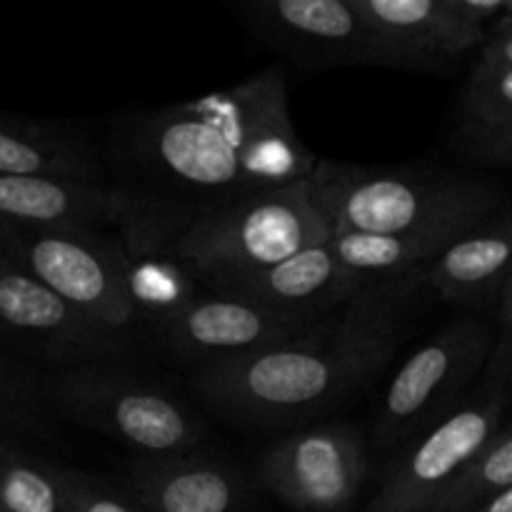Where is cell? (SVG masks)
I'll return each mask as SVG.
<instances>
[{
    "label": "cell",
    "instance_id": "1",
    "mask_svg": "<svg viewBox=\"0 0 512 512\" xmlns=\"http://www.w3.org/2000/svg\"><path fill=\"white\" fill-rule=\"evenodd\" d=\"M118 158L128 178L115 185L170 243L188 220L308 180L318 165L295 133L278 65L220 93L138 113L120 130Z\"/></svg>",
    "mask_w": 512,
    "mask_h": 512
},
{
    "label": "cell",
    "instance_id": "2",
    "mask_svg": "<svg viewBox=\"0 0 512 512\" xmlns=\"http://www.w3.org/2000/svg\"><path fill=\"white\" fill-rule=\"evenodd\" d=\"M420 273L365 283L348 305L278 345L203 365L195 393L233 423L275 428L330 408L378 375L395 355Z\"/></svg>",
    "mask_w": 512,
    "mask_h": 512
},
{
    "label": "cell",
    "instance_id": "3",
    "mask_svg": "<svg viewBox=\"0 0 512 512\" xmlns=\"http://www.w3.org/2000/svg\"><path fill=\"white\" fill-rule=\"evenodd\" d=\"M330 233L410 235L453 243L505 205L493 178L435 165L318 160L310 175Z\"/></svg>",
    "mask_w": 512,
    "mask_h": 512
},
{
    "label": "cell",
    "instance_id": "4",
    "mask_svg": "<svg viewBox=\"0 0 512 512\" xmlns=\"http://www.w3.org/2000/svg\"><path fill=\"white\" fill-rule=\"evenodd\" d=\"M330 235L308 178L188 220L173 235V250L200 288H213L283 263Z\"/></svg>",
    "mask_w": 512,
    "mask_h": 512
},
{
    "label": "cell",
    "instance_id": "5",
    "mask_svg": "<svg viewBox=\"0 0 512 512\" xmlns=\"http://www.w3.org/2000/svg\"><path fill=\"white\" fill-rule=\"evenodd\" d=\"M45 398L53 415L128 445L138 458H170L203 448V423L178 398L105 363L45 373Z\"/></svg>",
    "mask_w": 512,
    "mask_h": 512
},
{
    "label": "cell",
    "instance_id": "6",
    "mask_svg": "<svg viewBox=\"0 0 512 512\" xmlns=\"http://www.w3.org/2000/svg\"><path fill=\"white\" fill-rule=\"evenodd\" d=\"M0 258L130 340L140 315L125 290L123 245L98 228L0 220Z\"/></svg>",
    "mask_w": 512,
    "mask_h": 512
},
{
    "label": "cell",
    "instance_id": "7",
    "mask_svg": "<svg viewBox=\"0 0 512 512\" xmlns=\"http://www.w3.org/2000/svg\"><path fill=\"white\" fill-rule=\"evenodd\" d=\"M493 340L485 323L460 320L420 345L385 390L373 428L375 443L398 448L443 420L485 370Z\"/></svg>",
    "mask_w": 512,
    "mask_h": 512
},
{
    "label": "cell",
    "instance_id": "8",
    "mask_svg": "<svg viewBox=\"0 0 512 512\" xmlns=\"http://www.w3.org/2000/svg\"><path fill=\"white\" fill-rule=\"evenodd\" d=\"M128 345L130 340L0 258V353L53 373L110 363Z\"/></svg>",
    "mask_w": 512,
    "mask_h": 512
},
{
    "label": "cell",
    "instance_id": "9",
    "mask_svg": "<svg viewBox=\"0 0 512 512\" xmlns=\"http://www.w3.org/2000/svg\"><path fill=\"white\" fill-rule=\"evenodd\" d=\"M368 473L365 440L348 423L315 425L288 435L258 465L263 488L298 512H348Z\"/></svg>",
    "mask_w": 512,
    "mask_h": 512
},
{
    "label": "cell",
    "instance_id": "10",
    "mask_svg": "<svg viewBox=\"0 0 512 512\" xmlns=\"http://www.w3.org/2000/svg\"><path fill=\"white\" fill-rule=\"evenodd\" d=\"M510 395L483 393L450 410L443 420L425 430L405 455L385 473L370 512L393 508H430L483 453L503 425Z\"/></svg>",
    "mask_w": 512,
    "mask_h": 512
},
{
    "label": "cell",
    "instance_id": "11",
    "mask_svg": "<svg viewBox=\"0 0 512 512\" xmlns=\"http://www.w3.org/2000/svg\"><path fill=\"white\" fill-rule=\"evenodd\" d=\"M248 33L308 70L375 65L355 0H253L235 5Z\"/></svg>",
    "mask_w": 512,
    "mask_h": 512
},
{
    "label": "cell",
    "instance_id": "12",
    "mask_svg": "<svg viewBox=\"0 0 512 512\" xmlns=\"http://www.w3.org/2000/svg\"><path fill=\"white\" fill-rule=\"evenodd\" d=\"M375 48V68L448 73L480 48L485 30L455 18L443 0H355Z\"/></svg>",
    "mask_w": 512,
    "mask_h": 512
},
{
    "label": "cell",
    "instance_id": "13",
    "mask_svg": "<svg viewBox=\"0 0 512 512\" xmlns=\"http://www.w3.org/2000/svg\"><path fill=\"white\" fill-rule=\"evenodd\" d=\"M315 320L320 318L270 313L245 300L208 293L198 295L188 308L155 330L170 353L203 368L283 343L310 328Z\"/></svg>",
    "mask_w": 512,
    "mask_h": 512
},
{
    "label": "cell",
    "instance_id": "14",
    "mask_svg": "<svg viewBox=\"0 0 512 512\" xmlns=\"http://www.w3.org/2000/svg\"><path fill=\"white\" fill-rule=\"evenodd\" d=\"M363 285L340 265L325 240L258 273L215 283L208 293L245 300L270 313L323 318L348 305Z\"/></svg>",
    "mask_w": 512,
    "mask_h": 512
},
{
    "label": "cell",
    "instance_id": "15",
    "mask_svg": "<svg viewBox=\"0 0 512 512\" xmlns=\"http://www.w3.org/2000/svg\"><path fill=\"white\" fill-rule=\"evenodd\" d=\"M423 288L445 303L485 305L512 280V208H500L455 238L420 270Z\"/></svg>",
    "mask_w": 512,
    "mask_h": 512
},
{
    "label": "cell",
    "instance_id": "16",
    "mask_svg": "<svg viewBox=\"0 0 512 512\" xmlns=\"http://www.w3.org/2000/svg\"><path fill=\"white\" fill-rule=\"evenodd\" d=\"M133 213L135 203L115 183L0 173V220L68 228H120Z\"/></svg>",
    "mask_w": 512,
    "mask_h": 512
},
{
    "label": "cell",
    "instance_id": "17",
    "mask_svg": "<svg viewBox=\"0 0 512 512\" xmlns=\"http://www.w3.org/2000/svg\"><path fill=\"white\" fill-rule=\"evenodd\" d=\"M128 488L148 512H235L243 503V478L210 455L135 458Z\"/></svg>",
    "mask_w": 512,
    "mask_h": 512
},
{
    "label": "cell",
    "instance_id": "18",
    "mask_svg": "<svg viewBox=\"0 0 512 512\" xmlns=\"http://www.w3.org/2000/svg\"><path fill=\"white\" fill-rule=\"evenodd\" d=\"M123 245L125 290L140 320L158 328L198 298V280L175 255L170 235L143 215H130L118 228Z\"/></svg>",
    "mask_w": 512,
    "mask_h": 512
},
{
    "label": "cell",
    "instance_id": "19",
    "mask_svg": "<svg viewBox=\"0 0 512 512\" xmlns=\"http://www.w3.org/2000/svg\"><path fill=\"white\" fill-rule=\"evenodd\" d=\"M0 173L108 183L75 125L0 113Z\"/></svg>",
    "mask_w": 512,
    "mask_h": 512
},
{
    "label": "cell",
    "instance_id": "20",
    "mask_svg": "<svg viewBox=\"0 0 512 512\" xmlns=\"http://www.w3.org/2000/svg\"><path fill=\"white\" fill-rule=\"evenodd\" d=\"M0 512H68L63 465L0 440Z\"/></svg>",
    "mask_w": 512,
    "mask_h": 512
},
{
    "label": "cell",
    "instance_id": "21",
    "mask_svg": "<svg viewBox=\"0 0 512 512\" xmlns=\"http://www.w3.org/2000/svg\"><path fill=\"white\" fill-rule=\"evenodd\" d=\"M55 433L43 370L0 353V440H50Z\"/></svg>",
    "mask_w": 512,
    "mask_h": 512
},
{
    "label": "cell",
    "instance_id": "22",
    "mask_svg": "<svg viewBox=\"0 0 512 512\" xmlns=\"http://www.w3.org/2000/svg\"><path fill=\"white\" fill-rule=\"evenodd\" d=\"M512 488V425L500 428L483 453L440 495L443 512H468L493 495Z\"/></svg>",
    "mask_w": 512,
    "mask_h": 512
},
{
    "label": "cell",
    "instance_id": "23",
    "mask_svg": "<svg viewBox=\"0 0 512 512\" xmlns=\"http://www.w3.org/2000/svg\"><path fill=\"white\" fill-rule=\"evenodd\" d=\"M463 123L500 125L512 120V68L475 60L463 90Z\"/></svg>",
    "mask_w": 512,
    "mask_h": 512
},
{
    "label": "cell",
    "instance_id": "24",
    "mask_svg": "<svg viewBox=\"0 0 512 512\" xmlns=\"http://www.w3.org/2000/svg\"><path fill=\"white\" fill-rule=\"evenodd\" d=\"M63 485L68 512H148L128 485L100 475L63 468Z\"/></svg>",
    "mask_w": 512,
    "mask_h": 512
},
{
    "label": "cell",
    "instance_id": "25",
    "mask_svg": "<svg viewBox=\"0 0 512 512\" xmlns=\"http://www.w3.org/2000/svg\"><path fill=\"white\" fill-rule=\"evenodd\" d=\"M463 158L475 165L508 168L512 165V120L500 125L463 123L453 138Z\"/></svg>",
    "mask_w": 512,
    "mask_h": 512
},
{
    "label": "cell",
    "instance_id": "26",
    "mask_svg": "<svg viewBox=\"0 0 512 512\" xmlns=\"http://www.w3.org/2000/svg\"><path fill=\"white\" fill-rule=\"evenodd\" d=\"M483 390L505 395H510L512 390V280L498 298V335L485 365Z\"/></svg>",
    "mask_w": 512,
    "mask_h": 512
},
{
    "label": "cell",
    "instance_id": "27",
    "mask_svg": "<svg viewBox=\"0 0 512 512\" xmlns=\"http://www.w3.org/2000/svg\"><path fill=\"white\" fill-rule=\"evenodd\" d=\"M443 3L455 18L488 33L490 25L505 15L508 0H443Z\"/></svg>",
    "mask_w": 512,
    "mask_h": 512
},
{
    "label": "cell",
    "instance_id": "28",
    "mask_svg": "<svg viewBox=\"0 0 512 512\" xmlns=\"http://www.w3.org/2000/svg\"><path fill=\"white\" fill-rule=\"evenodd\" d=\"M478 60L512 68V18H508V15H503V18L490 25L483 45H480Z\"/></svg>",
    "mask_w": 512,
    "mask_h": 512
},
{
    "label": "cell",
    "instance_id": "29",
    "mask_svg": "<svg viewBox=\"0 0 512 512\" xmlns=\"http://www.w3.org/2000/svg\"><path fill=\"white\" fill-rule=\"evenodd\" d=\"M468 512H512V488L493 495V498H488L485 503L475 505V508Z\"/></svg>",
    "mask_w": 512,
    "mask_h": 512
},
{
    "label": "cell",
    "instance_id": "30",
    "mask_svg": "<svg viewBox=\"0 0 512 512\" xmlns=\"http://www.w3.org/2000/svg\"><path fill=\"white\" fill-rule=\"evenodd\" d=\"M375 512H443L438 505H430V508H393V510H375Z\"/></svg>",
    "mask_w": 512,
    "mask_h": 512
},
{
    "label": "cell",
    "instance_id": "31",
    "mask_svg": "<svg viewBox=\"0 0 512 512\" xmlns=\"http://www.w3.org/2000/svg\"><path fill=\"white\" fill-rule=\"evenodd\" d=\"M505 15L512 18V0H508V5H505Z\"/></svg>",
    "mask_w": 512,
    "mask_h": 512
}]
</instances>
